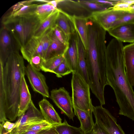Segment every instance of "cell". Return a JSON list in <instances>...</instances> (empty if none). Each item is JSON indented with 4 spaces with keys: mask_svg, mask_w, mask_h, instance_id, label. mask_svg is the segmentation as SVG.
<instances>
[{
    "mask_svg": "<svg viewBox=\"0 0 134 134\" xmlns=\"http://www.w3.org/2000/svg\"><path fill=\"white\" fill-rule=\"evenodd\" d=\"M74 113L79 120L81 128L83 132L86 133L91 130L94 123L92 118V111H86L73 106Z\"/></svg>",
    "mask_w": 134,
    "mask_h": 134,
    "instance_id": "obj_19",
    "label": "cell"
},
{
    "mask_svg": "<svg viewBox=\"0 0 134 134\" xmlns=\"http://www.w3.org/2000/svg\"><path fill=\"white\" fill-rule=\"evenodd\" d=\"M12 40L8 30L6 27L2 28L0 32V61L4 65L10 53L9 48L11 44Z\"/></svg>",
    "mask_w": 134,
    "mask_h": 134,
    "instance_id": "obj_20",
    "label": "cell"
},
{
    "mask_svg": "<svg viewBox=\"0 0 134 134\" xmlns=\"http://www.w3.org/2000/svg\"><path fill=\"white\" fill-rule=\"evenodd\" d=\"M53 33L57 38L64 45L69 46V41L63 32L56 25L53 27Z\"/></svg>",
    "mask_w": 134,
    "mask_h": 134,
    "instance_id": "obj_33",
    "label": "cell"
},
{
    "mask_svg": "<svg viewBox=\"0 0 134 134\" xmlns=\"http://www.w3.org/2000/svg\"><path fill=\"white\" fill-rule=\"evenodd\" d=\"M77 2L81 6L91 13L93 12L104 10L111 7L108 5L95 2L92 0H79Z\"/></svg>",
    "mask_w": 134,
    "mask_h": 134,
    "instance_id": "obj_26",
    "label": "cell"
},
{
    "mask_svg": "<svg viewBox=\"0 0 134 134\" xmlns=\"http://www.w3.org/2000/svg\"><path fill=\"white\" fill-rule=\"evenodd\" d=\"M71 98L73 106L85 111H93L90 86L77 72H72Z\"/></svg>",
    "mask_w": 134,
    "mask_h": 134,
    "instance_id": "obj_3",
    "label": "cell"
},
{
    "mask_svg": "<svg viewBox=\"0 0 134 134\" xmlns=\"http://www.w3.org/2000/svg\"><path fill=\"white\" fill-rule=\"evenodd\" d=\"M53 32V28L48 30L44 35L43 46V52L44 59L46 52L52 41Z\"/></svg>",
    "mask_w": 134,
    "mask_h": 134,
    "instance_id": "obj_30",
    "label": "cell"
},
{
    "mask_svg": "<svg viewBox=\"0 0 134 134\" xmlns=\"http://www.w3.org/2000/svg\"><path fill=\"white\" fill-rule=\"evenodd\" d=\"M128 23H134V12L126 11L122 17L115 23L112 28L120 25Z\"/></svg>",
    "mask_w": 134,
    "mask_h": 134,
    "instance_id": "obj_31",
    "label": "cell"
},
{
    "mask_svg": "<svg viewBox=\"0 0 134 134\" xmlns=\"http://www.w3.org/2000/svg\"><path fill=\"white\" fill-rule=\"evenodd\" d=\"M0 124L2 125L3 129H4L5 132L10 131H12L15 125V123H12L9 121H6Z\"/></svg>",
    "mask_w": 134,
    "mask_h": 134,
    "instance_id": "obj_36",
    "label": "cell"
},
{
    "mask_svg": "<svg viewBox=\"0 0 134 134\" xmlns=\"http://www.w3.org/2000/svg\"><path fill=\"white\" fill-rule=\"evenodd\" d=\"M45 59L39 55H36L33 56L31 58L29 64L34 69L40 71Z\"/></svg>",
    "mask_w": 134,
    "mask_h": 134,
    "instance_id": "obj_32",
    "label": "cell"
},
{
    "mask_svg": "<svg viewBox=\"0 0 134 134\" xmlns=\"http://www.w3.org/2000/svg\"><path fill=\"white\" fill-rule=\"evenodd\" d=\"M11 132V131H8V132H4V133H2L1 134H8V133H10V132Z\"/></svg>",
    "mask_w": 134,
    "mask_h": 134,
    "instance_id": "obj_41",
    "label": "cell"
},
{
    "mask_svg": "<svg viewBox=\"0 0 134 134\" xmlns=\"http://www.w3.org/2000/svg\"><path fill=\"white\" fill-rule=\"evenodd\" d=\"M88 17L72 16L75 30L78 34L86 50L87 48L88 37Z\"/></svg>",
    "mask_w": 134,
    "mask_h": 134,
    "instance_id": "obj_17",
    "label": "cell"
},
{
    "mask_svg": "<svg viewBox=\"0 0 134 134\" xmlns=\"http://www.w3.org/2000/svg\"><path fill=\"white\" fill-rule=\"evenodd\" d=\"M69 42L68 48L64 55V58L72 72H77L78 56L76 31L72 35Z\"/></svg>",
    "mask_w": 134,
    "mask_h": 134,
    "instance_id": "obj_13",
    "label": "cell"
},
{
    "mask_svg": "<svg viewBox=\"0 0 134 134\" xmlns=\"http://www.w3.org/2000/svg\"><path fill=\"white\" fill-rule=\"evenodd\" d=\"M76 32L78 56L77 73L89 85L86 59V50L78 34L76 31Z\"/></svg>",
    "mask_w": 134,
    "mask_h": 134,
    "instance_id": "obj_18",
    "label": "cell"
},
{
    "mask_svg": "<svg viewBox=\"0 0 134 134\" xmlns=\"http://www.w3.org/2000/svg\"><path fill=\"white\" fill-rule=\"evenodd\" d=\"M122 42L114 38L107 47L106 75L119 108V114L134 121V91L126 76Z\"/></svg>",
    "mask_w": 134,
    "mask_h": 134,
    "instance_id": "obj_1",
    "label": "cell"
},
{
    "mask_svg": "<svg viewBox=\"0 0 134 134\" xmlns=\"http://www.w3.org/2000/svg\"><path fill=\"white\" fill-rule=\"evenodd\" d=\"M84 134H107L96 123L90 131Z\"/></svg>",
    "mask_w": 134,
    "mask_h": 134,
    "instance_id": "obj_35",
    "label": "cell"
},
{
    "mask_svg": "<svg viewBox=\"0 0 134 134\" xmlns=\"http://www.w3.org/2000/svg\"><path fill=\"white\" fill-rule=\"evenodd\" d=\"M50 98L61 111L70 119L73 120V112L71 97L69 93L64 87L52 90Z\"/></svg>",
    "mask_w": 134,
    "mask_h": 134,
    "instance_id": "obj_6",
    "label": "cell"
},
{
    "mask_svg": "<svg viewBox=\"0 0 134 134\" xmlns=\"http://www.w3.org/2000/svg\"><path fill=\"white\" fill-rule=\"evenodd\" d=\"M24 59L15 50L10 52L4 66L0 61V100L5 107L9 121L18 116L22 77L25 74Z\"/></svg>",
    "mask_w": 134,
    "mask_h": 134,
    "instance_id": "obj_2",
    "label": "cell"
},
{
    "mask_svg": "<svg viewBox=\"0 0 134 134\" xmlns=\"http://www.w3.org/2000/svg\"><path fill=\"white\" fill-rule=\"evenodd\" d=\"M52 125L46 121L26 127L24 132L30 130H42L52 127Z\"/></svg>",
    "mask_w": 134,
    "mask_h": 134,
    "instance_id": "obj_34",
    "label": "cell"
},
{
    "mask_svg": "<svg viewBox=\"0 0 134 134\" xmlns=\"http://www.w3.org/2000/svg\"><path fill=\"white\" fill-rule=\"evenodd\" d=\"M114 8L118 10L134 12V0H119Z\"/></svg>",
    "mask_w": 134,
    "mask_h": 134,
    "instance_id": "obj_29",
    "label": "cell"
},
{
    "mask_svg": "<svg viewBox=\"0 0 134 134\" xmlns=\"http://www.w3.org/2000/svg\"><path fill=\"white\" fill-rule=\"evenodd\" d=\"M123 50L126 76L131 86L134 87V42L124 46Z\"/></svg>",
    "mask_w": 134,
    "mask_h": 134,
    "instance_id": "obj_14",
    "label": "cell"
},
{
    "mask_svg": "<svg viewBox=\"0 0 134 134\" xmlns=\"http://www.w3.org/2000/svg\"><path fill=\"white\" fill-rule=\"evenodd\" d=\"M54 126L58 134H84L80 127L70 125L65 119L63 122Z\"/></svg>",
    "mask_w": 134,
    "mask_h": 134,
    "instance_id": "obj_25",
    "label": "cell"
},
{
    "mask_svg": "<svg viewBox=\"0 0 134 134\" xmlns=\"http://www.w3.org/2000/svg\"><path fill=\"white\" fill-rule=\"evenodd\" d=\"M45 33L41 37L32 36L24 46L20 47L22 56L29 63L31 57L36 55H39L44 59L43 46Z\"/></svg>",
    "mask_w": 134,
    "mask_h": 134,
    "instance_id": "obj_9",
    "label": "cell"
},
{
    "mask_svg": "<svg viewBox=\"0 0 134 134\" xmlns=\"http://www.w3.org/2000/svg\"><path fill=\"white\" fill-rule=\"evenodd\" d=\"M93 113L96 122L107 134H126L116 119L102 106H94Z\"/></svg>",
    "mask_w": 134,
    "mask_h": 134,
    "instance_id": "obj_5",
    "label": "cell"
},
{
    "mask_svg": "<svg viewBox=\"0 0 134 134\" xmlns=\"http://www.w3.org/2000/svg\"><path fill=\"white\" fill-rule=\"evenodd\" d=\"M112 7L104 10L92 12L90 16L106 31L111 29L126 12L115 10Z\"/></svg>",
    "mask_w": 134,
    "mask_h": 134,
    "instance_id": "obj_7",
    "label": "cell"
},
{
    "mask_svg": "<svg viewBox=\"0 0 134 134\" xmlns=\"http://www.w3.org/2000/svg\"><path fill=\"white\" fill-rule=\"evenodd\" d=\"M25 73L33 90L46 98L50 97L49 88L44 76L40 71L28 64L25 68Z\"/></svg>",
    "mask_w": 134,
    "mask_h": 134,
    "instance_id": "obj_8",
    "label": "cell"
},
{
    "mask_svg": "<svg viewBox=\"0 0 134 134\" xmlns=\"http://www.w3.org/2000/svg\"><path fill=\"white\" fill-rule=\"evenodd\" d=\"M59 11V9L40 23L35 29L33 36H42L49 29L53 28L55 25L56 21Z\"/></svg>",
    "mask_w": 134,
    "mask_h": 134,
    "instance_id": "obj_23",
    "label": "cell"
},
{
    "mask_svg": "<svg viewBox=\"0 0 134 134\" xmlns=\"http://www.w3.org/2000/svg\"><path fill=\"white\" fill-rule=\"evenodd\" d=\"M64 59V57L63 55L45 60L43 63L41 70L44 72L52 73L53 71L63 61Z\"/></svg>",
    "mask_w": 134,
    "mask_h": 134,
    "instance_id": "obj_27",
    "label": "cell"
},
{
    "mask_svg": "<svg viewBox=\"0 0 134 134\" xmlns=\"http://www.w3.org/2000/svg\"><path fill=\"white\" fill-rule=\"evenodd\" d=\"M8 134H11V133H8Z\"/></svg>",
    "mask_w": 134,
    "mask_h": 134,
    "instance_id": "obj_42",
    "label": "cell"
},
{
    "mask_svg": "<svg viewBox=\"0 0 134 134\" xmlns=\"http://www.w3.org/2000/svg\"><path fill=\"white\" fill-rule=\"evenodd\" d=\"M68 47L61 42L56 37L53 32L52 41L46 52L45 60L64 55Z\"/></svg>",
    "mask_w": 134,
    "mask_h": 134,
    "instance_id": "obj_22",
    "label": "cell"
},
{
    "mask_svg": "<svg viewBox=\"0 0 134 134\" xmlns=\"http://www.w3.org/2000/svg\"><path fill=\"white\" fill-rule=\"evenodd\" d=\"M72 72V70L64 58L63 61L52 73L55 74L58 77L61 78Z\"/></svg>",
    "mask_w": 134,
    "mask_h": 134,
    "instance_id": "obj_28",
    "label": "cell"
},
{
    "mask_svg": "<svg viewBox=\"0 0 134 134\" xmlns=\"http://www.w3.org/2000/svg\"><path fill=\"white\" fill-rule=\"evenodd\" d=\"M38 134H58V133L54 125L51 127L41 131Z\"/></svg>",
    "mask_w": 134,
    "mask_h": 134,
    "instance_id": "obj_37",
    "label": "cell"
},
{
    "mask_svg": "<svg viewBox=\"0 0 134 134\" xmlns=\"http://www.w3.org/2000/svg\"><path fill=\"white\" fill-rule=\"evenodd\" d=\"M32 0H28L18 2L12 7V11L6 18L16 17L24 18L35 15L34 11L37 4H33Z\"/></svg>",
    "mask_w": 134,
    "mask_h": 134,
    "instance_id": "obj_12",
    "label": "cell"
},
{
    "mask_svg": "<svg viewBox=\"0 0 134 134\" xmlns=\"http://www.w3.org/2000/svg\"><path fill=\"white\" fill-rule=\"evenodd\" d=\"M33 2H38L44 3H47L49 2L50 0H32Z\"/></svg>",
    "mask_w": 134,
    "mask_h": 134,
    "instance_id": "obj_40",
    "label": "cell"
},
{
    "mask_svg": "<svg viewBox=\"0 0 134 134\" xmlns=\"http://www.w3.org/2000/svg\"><path fill=\"white\" fill-rule=\"evenodd\" d=\"M4 24H12L14 31L13 33L20 47L24 46L33 36L34 32L40 23L35 15L21 18H4Z\"/></svg>",
    "mask_w": 134,
    "mask_h": 134,
    "instance_id": "obj_4",
    "label": "cell"
},
{
    "mask_svg": "<svg viewBox=\"0 0 134 134\" xmlns=\"http://www.w3.org/2000/svg\"><path fill=\"white\" fill-rule=\"evenodd\" d=\"M40 111L46 121L52 125L62 123V119L53 105L46 98L38 102Z\"/></svg>",
    "mask_w": 134,
    "mask_h": 134,
    "instance_id": "obj_15",
    "label": "cell"
},
{
    "mask_svg": "<svg viewBox=\"0 0 134 134\" xmlns=\"http://www.w3.org/2000/svg\"><path fill=\"white\" fill-rule=\"evenodd\" d=\"M58 9L49 3L38 4L34 11V15L38 19L40 23Z\"/></svg>",
    "mask_w": 134,
    "mask_h": 134,
    "instance_id": "obj_24",
    "label": "cell"
},
{
    "mask_svg": "<svg viewBox=\"0 0 134 134\" xmlns=\"http://www.w3.org/2000/svg\"><path fill=\"white\" fill-rule=\"evenodd\" d=\"M63 1V0H50V1L48 3L53 5L55 8H57V6L58 4Z\"/></svg>",
    "mask_w": 134,
    "mask_h": 134,
    "instance_id": "obj_38",
    "label": "cell"
},
{
    "mask_svg": "<svg viewBox=\"0 0 134 134\" xmlns=\"http://www.w3.org/2000/svg\"><path fill=\"white\" fill-rule=\"evenodd\" d=\"M108 32L114 38L122 42H134V23L121 24L111 29Z\"/></svg>",
    "mask_w": 134,
    "mask_h": 134,
    "instance_id": "obj_11",
    "label": "cell"
},
{
    "mask_svg": "<svg viewBox=\"0 0 134 134\" xmlns=\"http://www.w3.org/2000/svg\"><path fill=\"white\" fill-rule=\"evenodd\" d=\"M45 121L41 111L36 108L32 100L27 110L15 122L14 128L19 126H29Z\"/></svg>",
    "mask_w": 134,
    "mask_h": 134,
    "instance_id": "obj_10",
    "label": "cell"
},
{
    "mask_svg": "<svg viewBox=\"0 0 134 134\" xmlns=\"http://www.w3.org/2000/svg\"><path fill=\"white\" fill-rule=\"evenodd\" d=\"M25 75L22 76L20 94V101L18 117L20 116L27 110L31 100V95L25 79Z\"/></svg>",
    "mask_w": 134,
    "mask_h": 134,
    "instance_id": "obj_21",
    "label": "cell"
},
{
    "mask_svg": "<svg viewBox=\"0 0 134 134\" xmlns=\"http://www.w3.org/2000/svg\"><path fill=\"white\" fill-rule=\"evenodd\" d=\"M41 130H30L24 132L21 134H38Z\"/></svg>",
    "mask_w": 134,
    "mask_h": 134,
    "instance_id": "obj_39",
    "label": "cell"
},
{
    "mask_svg": "<svg viewBox=\"0 0 134 134\" xmlns=\"http://www.w3.org/2000/svg\"><path fill=\"white\" fill-rule=\"evenodd\" d=\"M59 9L55 25L63 32L69 41L72 35L76 32L72 16Z\"/></svg>",
    "mask_w": 134,
    "mask_h": 134,
    "instance_id": "obj_16",
    "label": "cell"
}]
</instances>
